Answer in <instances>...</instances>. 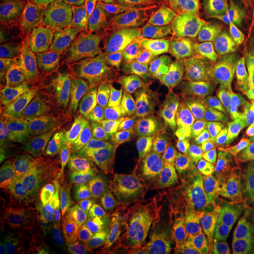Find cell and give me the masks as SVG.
<instances>
[{"label": "cell", "instance_id": "obj_21", "mask_svg": "<svg viewBox=\"0 0 254 254\" xmlns=\"http://www.w3.org/2000/svg\"><path fill=\"white\" fill-rule=\"evenodd\" d=\"M44 91L15 85L1 90L0 114L28 116L41 109Z\"/></svg>", "mask_w": 254, "mask_h": 254}, {"label": "cell", "instance_id": "obj_13", "mask_svg": "<svg viewBox=\"0 0 254 254\" xmlns=\"http://www.w3.org/2000/svg\"><path fill=\"white\" fill-rule=\"evenodd\" d=\"M220 27L214 25L196 7L177 37V56L181 65L195 63L205 56H218L222 41H217Z\"/></svg>", "mask_w": 254, "mask_h": 254}, {"label": "cell", "instance_id": "obj_45", "mask_svg": "<svg viewBox=\"0 0 254 254\" xmlns=\"http://www.w3.org/2000/svg\"><path fill=\"white\" fill-rule=\"evenodd\" d=\"M7 4H30V3H39L42 0H5Z\"/></svg>", "mask_w": 254, "mask_h": 254}, {"label": "cell", "instance_id": "obj_40", "mask_svg": "<svg viewBox=\"0 0 254 254\" xmlns=\"http://www.w3.org/2000/svg\"><path fill=\"white\" fill-rule=\"evenodd\" d=\"M182 254H205L201 246L183 242L180 248Z\"/></svg>", "mask_w": 254, "mask_h": 254}, {"label": "cell", "instance_id": "obj_5", "mask_svg": "<svg viewBox=\"0 0 254 254\" xmlns=\"http://www.w3.org/2000/svg\"><path fill=\"white\" fill-rule=\"evenodd\" d=\"M90 18L81 12L57 3L43 28L41 49L48 67L65 62L86 45Z\"/></svg>", "mask_w": 254, "mask_h": 254}, {"label": "cell", "instance_id": "obj_32", "mask_svg": "<svg viewBox=\"0 0 254 254\" xmlns=\"http://www.w3.org/2000/svg\"><path fill=\"white\" fill-rule=\"evenodd\" d=\"M196 0H172L170 9L173 16V24L177 37L187 25L193 11V4Z\"/></svg>", "mask_w": 254, "mask_h": 254}, {"label": "cell", "instance_id": "obj_11", "mask_svg": "<svg viewBox=\"0 0 254 254\" xmlns=\"http://www.w3.org/2000/svg\"><path fill=\"white\" fill-rule=\"evenodd\" d=\"M46 3L7 4L0 11V41L5 46L28 42L44 28L49 16Z\"/></svg>", "mask_w": 254, "mask_h": 254}, {"label": "cell", "instance_id": "obj_37", "mask_svg": "<svg viewBox=\"0 0 254 254\" xmlns=\"http://www.w3.org/2000/svg\"><path fill=\"white\" fill-rule=\"evenodd\" d=\"M241 209L250 219L254 231V186L248 184Z\"/></svg>", "mask_w": 254, "mask_h": 254}, {"label": "cell", "instance_id": "obj_20", "mask_svg": "<svg viewBox=\"0 0 254 254\" xmlns=\"http://www.w3.org/2000/svg\"><path fill=\"white\" fill-rule=\"evenodd\" d=\"M51 237L57 243V254H117L118 252L117 238L105 232L84 231Z\"/></svg>", "mask_w": 254, "mask_h": 254}, {"label": "cell", "instance_id": "obj_22", "mask_svg": "<svg viewBox=\"0 0 254 254\" xmlns=\"http://www.w3.org/2000/svg\"><path fill=\"white\" fill-rule=\"evenodd\" d=\"M254 229L242 209L231 213H213L208 217V239L234 240Z\"/></svg>", "mask_w": 254, "mask_h": 254}, {"label": "cell", "instance_id": "obj_4", "mask_svg": "<svg viewBox=\"0 0 254 254\" xmlns=\"http://www.w3.org/2000/svg\"><path fill=\"white\" fill-rule=\"evenodd\" d=\"M107 73L106 62L100 57L77 52L65 60L54 84L66 106H84L97 99Z\"/></svg>", "mask_w": 254, "mask_h": 254}, {"label": "cell", "instance_id": "obj_18", "mask_svg": "<svg viewBox=\"0 0 254 254\" xmlns=\"http://www.w3.org/2000/svg\"><path fill=\"white\" fill-rule=\"evenodd\" d=\"M59 180L60 178L56 173V167L53 163L30 174L12 171L2 181V205L7 211L12 212L33 198L40 191Z\"/></svg>", "mask_w": 254, "mask_h": 254}, {"label": "cell", "instance_id": "obj_10", "mask_svg": "<svg viewBox=\"0 0 254 254\" xmlns=\"http://www.w3.org/2000/svg\"><path fill=\"white\" fill-rule=\"evenodd\" d=\"M254 92V56L226 63L214 77L210 91V105L218 109L243 103Z\"/></svg>", "mask_w": 254, "mask_h": 254}, {"label": "cell", "instance_id": "obj_24", "mask_svg": "<svg viewBox=\"0 0 254 254\" xmlns=\"http://www.w3.org/2000/svg\"><path fill=\"white\" fill-rule=\"evenodd\" d=\"M249 56H254V22L231 29L223 38L217 57L229 63Z\"/></svg>", "mask_w": 254, "mask_h": 254}, {"label": "cell", "instance_id": "obj_30", "mask_svg": "<svg viewBox=\"0 0 254 254\" xmlns=\"http://www.w3.org/2000/svg\"><path fill=\"white\" fill-rule=\"evenodd\" d=\"M27 116L1 115L0 116V141L1 145L13 143L19 135L32 124Z\"/></svg>", "mask_w": 254, "mask_h": 254}, {"label": "cell", "instance_id": "obj_29", "mask_svg": "<svg viewBox=\"0 0 254 254\" xmlns=\"http://www.w3.org/2000/svg\"><path fill=\"white\" fill-rule=\"evenodd\" d=\"M173 236L182 242L201 245L208 238V216L194 209L175 230Z\"/></svg>", "mask_w": 254, "mask_h": 254}, {"label": "cell", "instance_id": "obj_34", "mask_svg": "<svg viewBox=\"0 0 254 254\" xmlns=\"http://www.w3.org/2000/svg\"><path fill=\"white\" fill-rule=\"evenodd\" d=\"M233 164L241 169L248 184L254 186V151H245L237 154Z\"/></svg>", "mask_w": 254, "mask_h": 254}, {"label": "cell", "instance_id": "obj_9", "mask_svg": "<svg viewBox=\"0 0 254 254\" xmlns=\"http://www.w3.org/2000/svg\"><path fill=\"white\" fill-rule=\"evenodd\" d=\"M142 166L139 152L131 146L120 149L107 165L114 203L117 208L130 215L136 211L140 199Z\"/></svg>", "mask_w": 254, "mask_h": 254}, {"label": "cell", "instance_id": "obj_38", "mask_svg": "<svg viewBox=\"0 0 254 254\" xmlns=\"http://www.w3.org/2000/svg\"><path fill=\"white\" fill-rule=\"evenodd\" d=\"M243 141L251 149H254V126L247 125L243 127Z\"/></svg>", "mask_w": 254, "mask_h": 254}, {"label": "cell", "instance_id": "obj_2", "mask_svg": "<svg viewBox=\"0 0 254 254\" xmlns=\"http://www.w3.org/2000/svg\"><path fill=\"white\" fill-rule=\"evenodd\" d=\"M207 70L189 69L184 65L160 66L143 85L135 101L134 111L139 124L188 115L202 106L199 92Z\"/></svg>", "mask_w": 254, "mask_h": 254}, {"label": "cell", "instance_id": "obj_15", "mask_svg": "<svg viewBox=\"0 0 254 254\" xmlns=\"http://www.w3.org/2000/svg\"><path fill=\"white\" fill-rule=\"evenodd\" d=\"M100 216L87 200L70 192L45 224L46 236H61L92 231L98 226Z\"/></svg>", "mask_w": 254, "mask_h": 254}, {"label": "cell", "instance_id": "obj_3", "mask_svg": "<svg viewBox=\"0 0 254 254\" xmlns=\"http://www.w3.org/2000/svg\"><path fill=\"white\" fill-rule=\"evenodd\" d=\"M145 40L142 9L126 0H109L91 15L86 46L109 64L138 54Z\"/></svg>", "mask_w": 254, "mask_h": 254}, {"label": "cell", "instance_id": "obj_39", "mask_svg": "<svg viewBox=\"0 0 254 254\" xmlns=\"http://www.w3.org/2000/svg\"><path fill=\"white\" fill-rule=\"evenodd\" d=\"M246 122L247 125L254 126V92L246 102Z\"/></svg>", "mask_w": 254, "mask_h": 254}, {"label": "cell", "instance_id": "obj_43", "mask_svg": "<svg viewBox=\"0 0 254 254\" xmlns=\"http://www.w3.org/2000/svg\"><path fill=\"white\" fill-rule=\"evenodd\" d=\"M237 254H254V235L250 236L245 243L241 246Z\"/></svg>", "mask_w": 254, "mask_h": 254}, {"label": "cell", "instance_id": "obj_36", "mask_svg": "<svg viewBox=\"0 0 254 254\" xmlns=\"http://www.w3.org/2000/svg\"><path fill=\"white\" fill-rule=\"evenodd\" d=\"M130 5L148 11H163L169 9L172 0H126Z\"/></svg>", "mask_w": 254, "mask_h": 254}, {"label": "cell", "instance_id": "obj_16", "mask_svg": "<svg viewBox=\"0 0 254 254\" xmlns=\"http://www.w3.org/2000/svg\"><path fill=\"white\" fill-rule=\"evenodd\" d=\"M10 156L13 171L23 174L37 173L55 160L42 132L39 119L19 135L13 142Z\"/></svg>", "mask_w": 254, "mask_h": 254}, {"label": "cell", "instance_id": "obj_17", "mask_svg": "<svg viewBox=\"0 0 254 254\" xmlns=\"http://www.w3.org/2000/svg\"><path fill=\"white\" fill-rule=\"evenodd\" d=\"M145 40L137 55L153 56L161 62L174 63L177 33L170 8L163 11L144 12Z\"/></svg>", "mask_w": 254, "mask_h": 254}, {"label": "cell", "instance_id": "obj_44", "mask_svg": "<svg viewBox=\"0 0 254 254\" xmlns=\"http://www.w3.org/2000/svg\"><path fill=\"white\" fill-rule=\"evenodd\" d=\"M0 254H11L9 250L8 244L3 236H1V242H0Z\"/></svg>", "mask_w": 254, "mask_h": 254}, {"label": "cell", "instance_id": "obj_33", "mask_svg": "<svg viewBox=\"0 0 254 254\" xmlns=\"http://www.w3.org/2000/svg\"><path fill=\"white\" fill-rule=\"evenodd\" d=\"M179 248L174 239L160 231L151 236L142 254H171Z\"/></svg>", "mask_w": 254, "mask_h": 254}, {"label": "cell", "instance_id": "obj_8", "mask_svg": "<svg viewBox=\"0 0 254 254\" xmlns=\"http://www.w3.org/2000/svg\"><path fill=\"white\" fill-rule=\"evenodd\" d=\"M74 185L73 178L60 179L40 191L6 218L5 230H16L36 236H46L45 224Z\"/></svg>", "mask_w": 254, "mask_h": 254}, {"label": "cell", "instance_id": "obj_31", "mask_svg": "<svg viewBox=\"0 0 254 254\" xmlns=\"http://www.w3.org/2000/svg\"><path fill=\"white\" fill-rule=\"evenodd\" d=\"M250 236L248 234L234 240L207 239L200 246L205 254H237Z\"/></svg>", "mask_w": 254, "mask_h": 254}, {"label": "cell", "instance_id": "obj_35", "mask_svg": "<svg viewBox=\"0 0 254 254\" xmlns=\"http://www.w3.org/2000/svg\"><path fill=\"white\" fill-rule=\"evenodd\" d=\"M66 5L81 12L83 14L91 15L101 6L105 5L109 0H64Z\"/></svg>", "mask_w": 254, "mask_h": 254}, {"label": "cell", "instance_id": "obj_12", "mask_svg": "<svg viewBox=\"0 0 254 254\" xmlns=\"http://www.w3.org/2000/svg\"><path fill=\"white\" fill-rule=\"evenodd\" d=\"M180 177L175 165L161 155L148 157L143 160L139 218L149 225L154 218L157 204Z\"/></svg>", "mask_w": 254, "mask_h": 254}, {"label": "cell", "instance_id": "obj_26", "mask_svg": "<svg viewBox=\"0 0 254 254\" xmlns=\"http://www.w3.org/2000/svg\"><path fill=\"white\" fill-rule=\"evenodd\" d=\"M217 170L220 179V190L216 212L224 214L240 210L245 197V177L236 180L228 175L223 167H217Z\"/></svg>", "mask_w": 254, "mask_h": 254}, {"label": "cell", "instance_id": "obj_7", "mask_svg": "<svg viewBox=\"0 0 254 254\" xmlns=\"http://www.w3.org/2000/svg\"><path fill=\"white\" fill-rule=\"evenodd\" d=\"M160 62L153 56L136 55L121 63L110 64L101 101L125 107L153 75Z\"/></svg>", "mask_w": 254, "mask_h": 254}, {"label": "cell", "instance_id": "obj_27", "mask_svg": "<svg viewBox=\"0 0 254 254\" xmlns=\"http://www.w3.org/2000/svg\"><path fill=\"white\" fill-rule=\"evenodd\" d=\"M245 121L246 102L212 109L213 127L230 135L235 140L240 139L241 130L243 129Z\"/></svg>", "mask_w": 254, "mask_h": 254}, {"label": "cell", "instance_id": "obj_14", "mask_svg": "<svg viewBox=\"0 0 254 254\" xmlns=\"http://www.w3.org/2000/svg\"><path fill=\"white\" fill-rule=\"evenodd\" d=\"M120 107L101 101L70 109L75 135L93 144H101L114 134L118 127Z\"/></svg>", "mask_w": 254, "mask_h": 254}, {"label": "cell", "instance_id": "obj_46", "mask_svg": "<svg viewBox=\"0 0 254 254\" xmlns=\"http://www.w3.org/2000/svg\"><path fill=\"white\" fill-rule=\"evenodd\" d=\"M182 254L181 251H180V249H179V248H177V249L173 252V254Z\"/></svg>", "mask_w": 254, "mask_h": 254}, {"label": "cell", "instance_id": "obj_23", "mask_svg": "<svg viewBox=\"0 0 254 254\" xmlns=\"http://www.w3.org/2000/svg\"><path fill=\"white\" fill-rule=\"evenodd\" d=\"M220 190V179L217 167L208 166L198 171L195 177L193 201L195 208L206 216L216 212Z\"/></svg>", "mask_w": 254, "mask_h": 254}, {"label": "cell", "instance_id": "obj_42", "mask_svg": "<svg viewBox=\"0 0 254 254\" xmlns=\"http://www.w3.org/2000/svg\"><path fill=\"white\" fill-rule=\"evenodd\" d=\"M197 4H203L211 7H232L231 0H196Z\"/></svg>", "mask_w": 254, "mask_h": 254}, {"label": "cell", "instance_id": "obj_41", "mask_svg": "<svg viewBox=\"0 0 254 254\" xmlns=\"http://www.w3.org/2000/svg\"><path fill=\"white\" fill-rule=\"evenodd\" d=\"M232 7L254 12V0H231Z\"/></svg>", "mask_w": 254, "mask_h": 254}, {"label": "cell", "instance_id": "obj_19", "mask_svg": "<svg viewBox=\"0 0 254 254\" xmlns=\"http://www.w3.org/2000/svg\"><path fill=\"white\" fill-rule=\"evenodd\" d=\"M194 183L193 173L180 175L160 200L157 220L159 225L172 235L195 208Z\"/></svg>", "mask_w": 254, "mask_h": 254}, {"label": "cell", "instance_id": "obj_25", "mask_svg": "<svg viewBox=\"0 0 254 254\" xmlns=\"http://www.w3.org/2000/svg\"><path fill=\"white\" fill-rule=\"evenodd\" d=\"M4 233L11 254H57V243L51 236H33L16 230Z\"/></svg>", "mask_w": 254, "mask_h": 254}, {"label": "cell", "instance_id": "obj_28", "mask_svg": "<svg viewBox=\"0 0 254 254\" xmlns=\"http://www.w3.org/2000/svg\"><path fill=\"white\" fill-rule=\"evenodd\" d=\"M195 7L220 28L234 29L254 22V12L236 7H211L203 4H197Z\"/></svg>", "mask_w": 254, "mask_h": 254}, {"label": "cell", "instance_id": "obj_6", "mask_svg": "<svg viewBox=\"0 0 254 254\" xmlns=\"http://www.w3.org/2000/svg\"><path fill=\"white\" fill-rule=\"evenodd\" d=\"M40 109L38 119L41 129L55 160L60 162L71 160L78 149L74 137L73 119L54 83L48 82L45 85Z\"/></svg>", "mask_w": 254, "mask_h": 254}, {"label": "cell", "instance_id": "obj_1", "mask_svg": "<svg viewBox=\"0 0 254 254\" xmlns=\"http://www.w3.org/2000/svg\"><path fill=\"white\" fill-rule=\"evenodd\" d=\"M212 126V108L200 106L188 115L164 119L148 131L154 154L173 158L180 175L208 166L223 167L235 160L238 147Z\"/></svg>", "mask_w": 254, "mask_h": 254}]
</instances>
